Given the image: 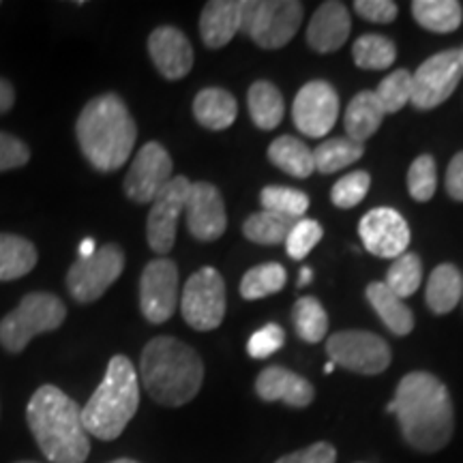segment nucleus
I'll return each instance as SVG.
<instances>
[{"label":"nucleus","mask_w":463,"mask_h":463,"mask_svg":"<svg viewBox=\"0 0 463 463\" xmlns=\"http://www.w3.org/2000/svg\"><path fill=\"white\" fill-rule=\"evenodd\" d=\"M26 420L42 453L52 463H84L90 439L84 430L82 408L58 386L34 391L26 408Z\"/></svg>","instance_id":"3"},{"label":"nucleus","mask_w":463,"mask_h":463,"mask_svg":"<svg viewBox=\"0 0 463 463\" xmlns=\"http://www.w3.org/2000/svg\"><path fill=\"white\" fill-rule=\"evenodd\" d=\"M148 52L165 80H183L194 67V48L176 26H159L150 33Z\"/></svg>","instance_id":"18"},{"label":"nucleus","mask_w":463,"mask_h":463,"mask_svg":"<svg viewBox=\"0 0 463 463\" xmlns=\"http://www.w3.org/2000/svg\"><path fill=\"white\" fill-rule=\"evenodd\" d=\"M67 317V307L50 292H31L11 314L0 320V345L11 354H20L31 339L56 331Z\"/></svg>","instance_id":"6"},{"label":"nucleus","mask_w":463,"mask_h":463,"mask_svg":"<svg viewBox=\"0 0 463 463\" xmlns=\"http://www.w3.org/2000/svg\"><path fill=\"white\" fill-rule=\"evenodd\" d=\"M184 322L195 331H215L225 316V283L219 270L204 266L184 283L181 300Z\"/></svg>","instance_id":"8"},{"label":"nucleus","mask_w":463,"mask_h":463,"mask_svg":"<svg viewBox=\"0 0 463 463\" xmlns=\"http://www.w3.org/2000/svg\"><path fill=\"white\" fill-rule=\"evenodd\" d=\"M386 412L397 416L405 442L420 453L442 450L453 438V399L447 386L427 372L405 375Z\"/></svg>","instance_id":"1"},{"label":"nucleus","mask_w":463,"mask_h":463,"mask_svg":"<svg viewBox=\"0 0 463 463\" xmlns=\"http://www.w3.org/2000/svg\"><path fill=\"white\" fill-rule=\"evenodd\" d=\"M191 189V181L187 176H176L165 184L157 198L150 206L148 222H146V239L155 253L165 256L172 251L176 242L178 219L184 215V204Z\"/></svg>","instance_id":"12"},{"label":"nucleus","mask_w":463,"mask_h":463,"mask_svg":"<svg viewBox=\"0 0 463 463\" xmlns=\"http://www.w3.org/2000/svg\"><path fill=\"white\" fill-rule=\"evenodd\" d=\"M178 305V269L172 260L157 258L140 277V309L150 324L170 320Z\"/></svg>","instance_id":"14"},{"label":"nucleus","mask_w":463,"mask_h":463,"mask_svg":"<svg viewBox=\"0 0 463 463\" xmlns=\"http://www.w3.org/2000/svg\"><path fill=\"white\" fill-rule=\"evenodd\" d=\"M14 103H15L14 86H11L7 80L0 78V114L9 112V109L14 108Z\"/></svg>","instance_id":"46"},{"label":"nucleus","mask_w":463,"mask_h":463,"mask_svg":"<svg viewBox=\"0 0 463 463\" xmlns=\"http://www.w3.org/2000/svg\"><path fill=\"white\" fill-rule=\"evenodd\" d=\"M461 300H463V294H461Z\"/></svg>","instance_id":"53"},{"label":"nucleus","mask_w":463,"mask_h":463,"mask_svg":"<svg viewBox=\"0 0 463 463\" xmlns=\"http://www.w3.org/2000/svg\"><path fill=\"white\" fill-rule=\"evenodd\" d=\"M463 78L457 50H444L427 58L412 73V99L410 103L420 112L442 106L453 95Z\"/></svg>","instance_id":"10"},{"label":"nucleus","mask_w":463,"mask_h":463,"mask_svg":"<svg viewBox=\"0 0 463 463\" xmlns=\"http://www.w3.org/2000/svg\"><path fill=\"white\" fill-rule=\"evenodd\" d=\"M109 463H140V461H133V459H116V461H109Z\"/></svg>","instance_id":"50"},{"label":"nucleus","mask_w":463,"mask_h":463,"mask_svg":"<svg viewBox=\"0 0 463 463\" xmlns=\"http://www.w3.org/2000/svg\"><path fill=\"white\" fill-rule=\"evenodd\" d=\"M367 300L372 303L373 311L378 317L384 322V326L391 333H395L397 337H405V335L412 333L414 328V314L408 305L403 303L397 294H392L386 283L375 281L369 283L367 288Z\"/></svg>","instance_id":"23"},{"label":"nucleus","mask_w":463,"mask_h":463,"mask_svg":"<svg viewBox=\"0 0 463 463\" xmlns=\"http://www.w3.org/2000/svg\"><path fill=\"white\" fill-rule=\"evenodd\" d=\"M364 249L378 258L397 260L410 245L408 222L392 208H373L358 223Z\"/></svg>","instance_id":"16"},{"label":"nucleus","mask_w":463,"mask_h":463,"mask_svg":"<svg viewBox=\"0 0 463 463\" xmlns=\"http://www.w3.org/2000/svg\"><path fill=\"white\" fill-rule=\"evenodd\" d=\"M322 225L316 219H298L286 239L288 256L292 260H305L311 253V249L322 241Z\"/></svg>","instance_id":"39"},{"label":"nucleus","mask_w":463,"mask_h":463,"mask_svg":"<svg viewBox=\"0 0 463 463\" xmlns=\"http://www.w3.org/2000/svg\"><path fill=\"white\" fill-rule=\"evenodd\" d=\"M352 56H354L356 67L367 69V71H382L395 62L397 48L389 37L369 33L356 39V43L352 45Z\"/></svg>","instance_id":"31"},{"label":"nucleus","mask_w":463,"mask_h":463,"mask_svg":"<svg viewBox=\"0 0 463 463\" xmlns=\"http://www.w3.org/2000/svg\"><path fill=\"white\" fill-rule=\"evenodd\" d=\"M326 352L335 364L350 372L378 375L391 364V347L367 331H341L326 339Z\"/></svg>","instance_id":"11"},{"label":"nucleus","mask_w":463,"mask_h":463,"mask_svg":"<svg viewBox=\"0 0 463 463\" xmlns=\"http://www.w3.org/2000/svg\"><path fill=\"white\" fill-rule=\"evenodd\" d=\"M438 187L436 159L431 155H420L408 170V191L416 202H430Z\"/></svg>","instance_id":"38"},{"label":"nucleus","mask_w":463,"mask_h":463,"mask_svg":"<svg viewBox=\"0 0 463 463\" xmlns=\"http://www.w3.org/2000/svg\"><path fill=\"white\" fill-rule=\"evenodd\" d=\"M350 31L352 22L345 5L337 3V0H328V3H322L320 9L311 17L309 26H307V43L320 54H328L347 42Z\"/></svg>","instance_id":"19"},{"label":"nucleus","mask_w":463,"mask_h":463,"mask_svg":"<svg viewBox=\"0 0 463 463\" xmlns=\"http://www.w3.org/2000/svg\"><path fill=\"white\" fill-rule=\"evenodd\" d=\"M242 28V0H213L200 15V34L206 48L228 45Z\"/></svg>","instance_id":"21"},{"label":"nucleus","mask_w":463,"mask_h":463,"mask_svg":"<svg viewBox=\"0 0 463 463\" xmlns=\"http://www.w3.org/2000/svg\"><path fill=\"white\" fill-rule=\"evenodd\" d=\"M311 279H314V270L309 269V266H303V269H300V277H298V286L303 288V286H307V283H311Z\"/></svg>","instance_id":"48"},{"label":"nucleus","mask_w":463,"mask_h":463,"mask_svg":"<svg viewBox=\"0 0 463 463\" xmlns=\"http://www.w3.org/2000/svg\"><path fill=\"white\" fill-rule=\"evenodd\" d=\"M356 14L375 24H389L397 17V5L391 0H356Z\"/></svg>","instance_id":"44"},{"label":"nucleus","mask_w":463,"mask_h":463,"mask_svg":"<svg viewBox=\"0 0 463 463\" xmlns=\"http://www.w3.org/2000/svg\"><path fill=\"white\" fill-rule=\"evenodd\" d=\"M303 3L294 0H247L242 3V28L264 50H279L292 42L300 22Z\"/></svg>","instance_id":"7"},{"label":"nucleus","mask_w":463,"mask_h":463,"mask_svg":"<svg viewBox=\"0 0 463 463\" xmlns=\"http://www.w3.org/2000/svg\"><path fill=\"white\" fill-rule=\"evenodd\" d=\"M140 375L153 402L181 408L200 392L204 364L198 352L181 339L155 337L142 352Z\"/></svg>","instance_id":"4"},{"label":"nucleus","mask_w":463,"mask_h":463,"mask_svg":"<svg viewBox=\"0 0 463 463\" xmlns=\"http://www.w3.org/2000/svg\"><path fill=\"white\" fill-rule=\"evenodd\" d=\"M369 184H372V176L364 170L350 172L347 176L339 178L331 191V200L335 206L339 208H354L363 202L367 195Z\"/></svg>","instance_id":"40"},{"label":"nucleus","mask_w":463,"mask_h":463,"mask_svg":"<svg viewBox=\"0 0 463 463\" xmlns=\"http://www.w3.org/2000/svg\"><path fill=\"white\" fill-rule=\"evenodd\" d=\"M294 223H297L294 219L262 211L247 219L242 225V234L258 245H279V242H286Z\"/></svg>","instance_id":"34"},{"label":"nucleus","mask_w":463,"mask_h":463,"mask_svg":"<svg viewBox=\"0 0 463 463\" xmlns=\"http://www.w3.org/2000/svg\"><path fill=\"white\" fill-rule=\"evenodd\" d=\"M294 328H297L298 337L307 344H317L326 337L328 333V316L322 303L314 297H303L297 300L292 311Z\"/></svg>","instance_id":"33"},{"label":"nucleus","mask_w":463,"mask_h":463,"mask_svg":"<svg viewBox=\"0 0 463 463\" xmlns=\"http://www.w3.org/2000/svg\"><path fill=\"white\" fill-rule=\"evenodd\" d=\"M37 249L24 236L0 234V281H14L37 266Z\"/></svg>","instance_id":"28"},{"label":"nucleus","mask_w":463,"mask_h":463,"mask_svg":"<svg viewBox=\"0 0 463 463\" xmlns=\"http://www.w3.org/2000/svg\"><path fill=\"white\" fill-rule=\"evenodd\" d=\"M286 341V333L279 324H266V326L260 328L251 335L247 344V352L251 358H269L270 354H275L277 350L283 345Z\"/></svg>","instance_id":"41"},{"label":"nucleus","mask_w":463,"mask_h":463,"mask_svg":"<svg viewBox=\"0 0 463 463\" xmlns=\"http://www.w3.org/2000/svg\"><path fill=\"white\" fill-rule=\"evenodd\" d=\"M172 157L159 142H148L137 150L125 176V194L136 204H153L172 181Z\"/></svg>","instance_id":"13"},{"label":"nucleus","mask_w":463,"mask_h":463,"mask_svg":"<svg viewBox=\"0 0 463 463\" xmlns=\"http://www.w3.org/2000/svg\"><path fill=\"white\" fill-rule=\"evenodd\" d=\"M339 95L328 82L314 80L298 90L292 108V120L307 137H324L337 123Z\"/></svg>","instance_id":"15"},{"label":"nucleus","mask_w":463,"mask_h":463,"mask_svg":"<svg viewBox=\"0 0 463 463\" xmlns=\"http://www.w3.org/2000/svg\"><path fill=\"white\" fill-rule=\"evenodd\" d=\"M247 101L249 114H251V120L256 123L258 129L270 131L279 127L286 106H283V95L273 82H269V80L253 82L251 89H249Z\"/></svg>","instance_id":"26"},{"label":"nucleus","mask_w":463,"mask_h":463,"mask_svg":"<svg viewBox=\"0 0 463 463\" xmlns=\"http://www.w3.org/2000/svg\"><path fill=\"white\" fill-rule=\"evenodd\" d=\"M140 405L137 372L129 358L118 354L108 363L99 389L82 408V422L89 436L116 439L127 430Z\"/></svg>","instance_id":"5"},{"label":"nucleus","mask_w":463,"mask_h":463,"mask_svg":"<svg viewBox=\"0 0 463 463\" xmlns=\"http://www.w3.org/2000/svg\"><path fill=\"white\" fill-rule=\"evenodd\" d=\"M382 120H384V109H382L378 97L373 90L358 92L350 106L345 109V131L352 142L364 144L375 131L380 129Z\"/></svg>","instance_id":"24"},{"label":"nucleus","mask_w":463,"mask_h":463,"mask_svg":"<svg viewBox=\"0 0 463 463\" xmlns=\"http://www.w3.org/2000/svg\"><path fill=\"white\" fill-rule=\"evenodd\" d=\"M270 164L294 178H307L316 170L314 150L294 136H279L269 146Z\"/></svg>","instance_id":"27"},{"label":"nucleus","mask_w":463,"mask_h":463,"mask_svg":"<svg viewBox=\"0 0 463 463\" xmlns=\"http://www.w3.org/2000/svg\"><path fill=\"white\" fill-rule=\"evenodd\" d=\"M412 17L425 31L447 34L461 26L463 9L457 0H414Z\"/></svg>","instance_id":"29"},{"label":"nucleus","mask_w":463,"mask_h":463,"mask_svg":"<svg viewBox=\"0 0 463 463\" xmlns=\"http://www.w3.org/2000/svg\"><path fill=\"white\" fill-rule=\"evenodd\" d=\"M422 281V264L416 253H403L399 256L386 273V288L399 298H408L419 289Z\"/></svg>","instance_id":"36"},{"label":"nucleus","mask_w":463,"mask_h":463,"mask_svg":"<svg viewBox=\"0 0 463 463\" xmlns=\"http://www.w3.org/2000/svg\"><path fill=\"white\" fill-rule=\"evenodd\" d=\"M31 159V150L22 140H17L11 133L0 131V172L15 170L28 164Z\"/></svg>","instance_id":"42"},{"label":"nucleus","mask_w":463,"mask_h":463,"mask_svg":"<svg viewBox=\"0 0 463 463\" xmlns=\"http://www.w3.org/2000/svg\"><path fill=\"white\" fill-rule=\"evenodd\" d=\"M95 251H97L95 241H92V239H84V241H82V245H80V260L90 258L92 253H95Z\"/></svg>","instance_id":"47"},{"label":"nucleus","mask_w":463,"mask_h":463,"mask_svg":"<svg viewBox=\"0 0 463 463\" xmlns=\"http://www.w3.org/2000/svg\"><path fill=\"white\" fill-rule=\"evenodd\" d=\"M463 294V275L455 264H439L427 281L425 300L433 314H450Z\"/></svg>","instance_id":"25"},{"label":"nucleus","mask_w":463,"mask_h":463,"mask_svg":"<svg viewBox=\"0 0 463 463\" xmlns=\"http://www.w3.org/2000/svg\"><path fill=\"white\" fill-rule=\"evenodd\" d=\"M125 253L118 245H103L90 258L75 262L67 273V289L78 303H95L123 275Z\"/></svg>","instance_id":"9"},{"label":"nucleus","mask_w":463,"mask_h":463,"mask_svg":"<svg viewBox=\"0 0 463 463\" xmlns=\"http://www.w3.org/2000/svg\"><path fill=\"white\" fill-rule=\"evenodd\" d=\"M17 463H37V461H17Z\"/></svg>","instance_id":"52"},{"label":"nucleus","mask_w":463,"mask_h":463,"mask_svg":"<svg viewBox=\"0 0 463 463\" xmlns=\"http://www.w3.org/2000/svg\"><path fill=\"white\" fill-rule=\"evenodd\" d=\"M260 202H262V211L294 219V222L303 219L307 208H309L307 194L292 187H281V184L264 187L262 194H260Z\"/></svg>","instance_id":"35"},{"label":"nucleus","mask_w":463,"mask_h":463,"mask_svg":"<svg viewBox=\"0 0 463 463\" xmlns=\"http://www.w3.org/2000/svg\"><path fill=\"white\" fill-rule=\"evenodd\" d=\"M239 114V103L234 95L223 89H204L195 95L194 116L195 120L211 131H223L234 125Z\"/></svg>","instance_id":"22"},{"label":"nucleus","mask_w":463,"mask_h":463,"mask_svg":"<svg viewBox=\"0 0 463 463\" xmlns=\"http://www.w3.org/2000/svg\"><path fill=\"white\" fill-rule=\"evenodd\" d=\"M333 369H335V363L331 361V363L326 364V367H324V372H326V373H333Z\"/></svg>","instance_id":"49"},{"label":"nucleus","mask_w":463,"mask_h":463,"mask_svg":"<svg viewBox=\"0 0 463 463\" xmlns=\"http://www.w3.org/2000/svg\"><path fill=\"white\" fill-rule=\"evenodd\" d=\"M256 392L262 402H286L292 408H307L316 397L311 382L286 367H266L256 380Z\"/></svg>","instance_id":"20"},{"label":"nucleus","mask_w":463,"mask_h":463,"mask_svg":"<svg viewBox=\"0 0 463 463\" xmlns=\"http://www.w3.org/2000/svg\"><path fill=\"white\" fill-rule=\"evenodd\" d=\"M337 461V450H335L333 444L328 442H316L311 447L303 450H297V453H289L275 463H335Z\"/></svg>","instance_id":"43"},{"label":"nucleus","mask_w":463,"mask_h":463,"mask_svg":"<svg viewBox=\"0 0 463 463\" xmlns=\"http://www.w3.org/2000/svg\"><path fill=\"white\" fill-rule=\"evenodd\" d=\"M384 114L399 112L412 99V73L408 69H397L382 80L378 90H375Z\"/></svg>","instance_id":"37"},{"label":"nucleus","mask_w":463,"mask_h":463,"mask_svg":"<svg viewBox=\"0 0 463 463\" xmlns=\"http://www.w3.org/2000/svg\"><path fill=\"white\" fill-rule=\"evenodd\" d=\"M447 194L457 202H463V150L450 159L447 170Z\"/></svg>","instance_id":"45"},{"label":"nucleus","mask_w":463,"mask_h":463,"mask_svg":"<svg viewBox=\"0 0 463 463\" xmlns=\"http://www.w3.org/2000/svg\"><path fill=\"white\" fill-rule=\"evenodd\" d=\"M288 281V273L281 264L269 262L249 269L241 281V297L245 300H260L281 292Z\"/></svg>","instance_id":"30"},{"label":"nucleus","mask_w":463,"mask_h":463,"mask_svg":"<svg viewBox=\"0 0 463 463\" xmlns=\"http://www.w3.org/2000/svg\"><path fill=\"white\" fill-rule=\"evenodd\" d=\"M457 54H459V62H461V69H463V48L457 50Z\"/></svg>","instance_id":"51"},{"label":"nucleus","mask_w":463,"mask_h":463,"mask_svg":"<svg viewBox=\"0 0 463 463\" xmlns=\"http://www.w3.org/2000/svg\"><path fill=\"white\" fill-rule=\"evenodd\" d=\"M187 228L194 239L213 242L222 239L228 228V215L222 194L211 183H191L187 204H184Z\"/></svg>","instance_id":"17"},{"label":"nucleus","mask_w":463,"mask_h":463,"mask_svg":"<svg viewBox=\"0 0 463 463\" xmlns=\"http://www.w3.org/2000/svg\"><path fill=\"white\" fill-rule=\"evenodd\" d=\"M364 146L358 142H352L350 137H331L322 142L314 150L316 170L322 174H333L344 170V167L356 164L363 157Z\"/></svg>","instance_id":"32"},{"label":"nucleus","mask_w":463,"mask_h":463,"mask_svg":"<svg viewBox=\"0 0 463 463\" xmlns=\"http://www.w3.org/2000/svg\"><path fill=\"white\" fill-rule=\"evenodd\" d=\"M86 161L99 172H114L129 161L137 140V125L125 101L114 92L86 103L75 123Z\"/></svg>","instance_id":"2"}]
</instances>
